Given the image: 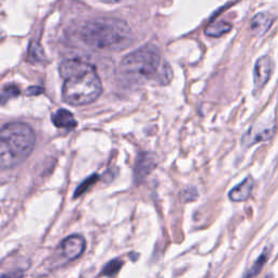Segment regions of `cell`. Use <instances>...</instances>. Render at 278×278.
<instances>
[{
  "label": "cell",
  "instance_id": "cell-1",
  "mask_svg": "<svg viewBox=\"0 0 278 278\" xmlns=\"http://www.w3.org/2000/svg\"><path fill=\"white\" fill-rule=\"evenodd\" d=\"M60 75L64 80L62 98L71 106L92 103L102 92V84L90 63L80 59H68L61 63Z\"/></svg>",
  "mask_w": 278,
  "mask_h": 278
},
{
  "label": "cell",
  "instance_id": "cell-2",
  "mask_svg": "<svg viewBox=\"0 0 278 278\" xmlns=\"http://www.w3.org/2000/svg\"><path fill=\"white\" fill-rule=\"evenodd\" d=\"M132 29L125 21L117 18H97L81 29V38L88 47L101 51H119L132 43Z\"/></svg>",
  "mask_w": 278,
  "mask_h": 278
},
{
  "label": "cell",
  "instance_id": "cell-3",
  "mask_svg": "<svg viewBox=\"0 0 278 278\" xmlns=\"http://www.w3.org/2000/svg\"><path fill=\"white\" fill-rule=\"evenodd\" d=\"M120 72L126 79L139 83L154 80L164 85L172 79L171 67L162 62L159 52L151 47H143L124 57Z\"/></svg>",
  "mask_w": 278,
  "mask_h": 278
},
{
  "label": "cell",
  "instance_id": "cell-4",
  "mask_svg": "<svg viewBox=\"0 0 278 278\" xmlns=\"http://www.w3.org/2000/svg\"><path fill=\"white\" fill-rule=\"evenodd\" d=\"M36 144L34 129L26 123L11 122L0 132V167L12 168L29 157Z\"/></svg>",
  "mask_w": 278,
  "mask_h": 278
},
{
  "label": "cell",
  "instance_id": "cell-5",
  "mask_svg": "<svg viewBox=\"0 0 278 278\" xmlns=\"http://www.w3.org/2000/svg\"><path fill=\"white\" fill-rule=\"evenodd\" d=\"M59 248L62 258L66 261H73L82 256L86 248V241L81 235H71L63 239Z\"/></svg>",
  "mask_w": 278,
  "mask_h": 278
},
{
  "label": "cell",
  "instance_id": "cell-6",
  "mask_svg": "<svg viewBox=\"0 0 278 278\" xmlns=\"http://www.w3.org/2000/svg\"><path fill=\"white\" fill-rule=\"evenodd\" d=\"M274 124H258L252 126L242 137V145L250 147L254 144L265 142L271 139L274 134Z\"/></svg>",
  "mask_w": 278,
  "mask_h": 278
},
{
  "label": "cell",
  "instance_id": "cell-7",
  "mask_svg": "<svg viewBox=\"0 0 278 278\" xmlns=\"http://www.w3.org/2000/svg\"><path fill=\"white\" fill-rule=\"evenodd\" d=\"M274 70V64L272 59L264 56L258 59L253 71V81L256 88H262L271 79Z\"/></svg>",
  "mask_w": 278,
  "mask_h": 278
},
{
  "label": "cell",
  "instance_id": "cell-8",
  "mask_svg": "<svg viewBox=\"0 0 278 278\" xmlns=\"http://www.w3.org/2000/svg\"><path fill=\"white\" fill-rule=\"evenodd\" d=\"M254 181L252 177H247V179L241 182L236 187H234L229 191V199L234 202H241L248 199L251 196V192L253 190Z\"/></svg>",
  "mask_w": 278,
  "mask_h": 278
},
{
  "label": "cell",
  "instance_id": "cell-9",
  "mask_svg": "<svg viewBox=\"0 0 278 278\" xmlns=\"http://www.w3.org/2000/svg\"><path fill=\"white\" fill-rule=\"evenodd\" d=\"M51 121L56 127L73 129L77 126L74 115L66 109H59L51 115Z\"/></svg>",
  "mask_w": 278,
  "mask_h": 278
},
{
  "label": "cell",
  "instance_id": "cell-10",
  "mask_svg": "<svg viewBox=\"0 0 278 278\" xmlns=\"http://www.w3.org/2000/svg\"><path fill=\"white\" fill-rule=\"evenodd\" d=\"M273 23V18L268 13L261 12L251 21V30L254 35L261 36L266 33Z\"/></svg>",
  "mask_w": 278,
  "mask_h": 278
},
{
  "label": "cell",
  "instance_id": "cell-11",
  "mask_svg": "<svg viewBox=\"0 0 278 278\" xmlns=\"http://www.w3.org/2000/svg\"><path fill=\"white\" fill-rule=\"evenodd\" d=\"M154 165V162L150 159L149 154H141L136 166V179H144Z\"/></svg>",
  "mask_w": 278,
  "mask_h": 278
},
{
  "label": "cell",
  "instance_id": "cell-12",
  "mask_svg": "<svg viewBox=\"0 0 278 278\" xmlns=\"http://www.w3.org/2000/svg\"><path fill=\"white\" fill-rule=\"evenodd\" d=\"M230 29H231V25L229 24V23L224 22V21H216L212 23V24L208 25L205 28L204 32L207 36L210 37H220L224 34L228 33Z\"/></svg>",
  "mask_w": 278,
  "mask_h": 278
},
{
  "label": "cell",
  "instance_id": "cell-13",
  "mask_svg": "<svg viewBox=\"0 0 278 278\" xmlns=\"http://www.w3.org/2000/svg\"><path fill=\"white\" fill-rule=\"evenodd\" d=\"M99 179V176L97 174H94V175H91L89 176L88 179L85 180L79 187L76 188L75 192H74V198H77V197H81L83 194H85V192H86L92 185H94Z\"/></svg>",
  "mask_w": 278,
  "mask_h": 278
},
{
  "label": "cell",
  "instance_id": "cell-14",
  "mask_svg": "<svg viewBox=\"0 0 278 278\" xmlns=\"http://www.w3.org/2000/svg\"><path fill=\"white\" fill-rule=\"evenodd\" d=\"M267 258H268V253L266 251H264L263 253L261 254L260 258L258 259V261L254 263V265L251 267L250 271L247 273L246 275V278H253L256 277L260 271L262 269V267H263V265L265 264V262L267 261Z\"/></svg>",
  "mask_w": 278,
  "mask_h": 278
},
{
  "label": "cell",
  "instance_id": "cell-15",
  "mask_svg": "<svg viewBox=\"0 0 278 278\" xmlns=\"http://www.w3.org/2000/svg\"><path fill=\"white\" fill-rule=\"evenodd\" d=\"M123 265V262H121L120 260H112L110 261L109 263H108L105 268H103V271H102V274L105 276H113L115 275L117 273H119V271L121 269Z\"/></svg>",
  "mask_w": 278,
  "mask_h": 278
},
{
  "label": "cell",
  "instance_id": "cell-16",
  "mask_svg": "<svg viewBox=\"0 0 278 278\" xmlns=\"http://www.w3.org/2000/svg\"><path fill=\"white\" fill-rule=\"evenodd\" d=\"M19 89L18 88H15V87H9V88H6L4 90V94H3V100L5 101V99L6 97H15V96H18L19 95Z\"/></svg>",
  "mask_w": 278,
  "mask_h": 278
},
{
  "label": "cell",
  "instance_id": "cell-17",
  "mask_svg": "<svg viewBox=\"0 0 278 278\" xmlns=\"http://www.w3.org/2000/svg\"><path fill=\"white\" fill-rule=\"evenodd\" d=\"M23 276H24V274H23L22 271H14L7 274H3L2 278H23Z\"/></svg>",
  "mask_w": 278,
  "mask_h": 278
},
{
  "label": "cell",
  "instance_id": "cell-18",
  "mask_svg": "<svg viewBox=\"0 0 278 278\" xmlns=\"http://www.w3.org/2000/svg\"><path fill=\"white\" fill-rule=\"evenodd\" d=\"M99 2L105 3V4H119V3L124 2V0H99Z\"/></svg>",
  "mask_w": 278,
  "mask_h": 278
}]
</instances>
